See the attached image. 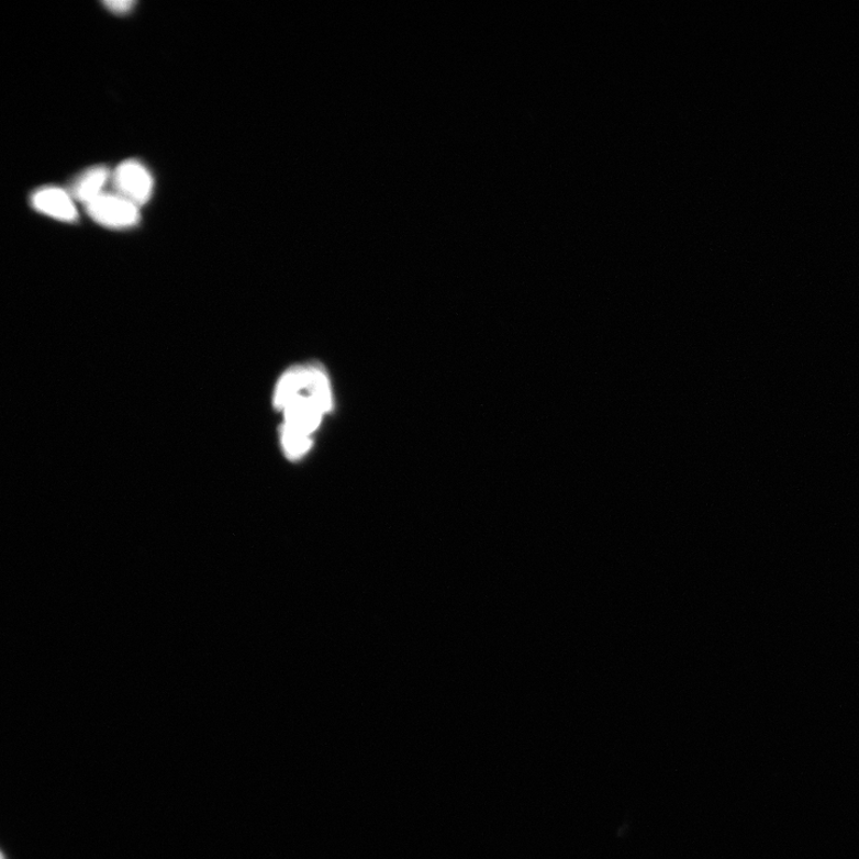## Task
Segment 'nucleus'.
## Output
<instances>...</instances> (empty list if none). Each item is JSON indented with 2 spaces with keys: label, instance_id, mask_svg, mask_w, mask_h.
<instances>
[{
  "label": "nucleus",
  "instance_id": "obj_1",
  "mask_svg": "<svg viewBox=\"0 0 859 859\" xmlns=\"http://www.w3.org/2000/svg\"><path fill=\"white\" fill-rule=\"evenodd\" d=\"M88 214L97 224L109 228H129L141 220L138 207L119 193H107L86 205Z\"/></svg>",
  "mask_w": 859,
  "mask_h": 859
},
{
  "label": "nucleus",
  "instance_id": "obj_2",
  "mask_svg": "<svg viewBox=\"0 0 859 859\" xmlns=\"http://www.w3.org/2000/svg\"><path fill=\"white\" fill-rule=\"evenodd\" d=\"M112 181L116 193L137 207L147 203L154 191V178L142 163L135 160L120 164Z\"/></svg>",
  "mask_w": 859,
  "mask_h": 859
},
{
  "label": "nucleus",
  "instance_id": "obj_3",
  "mask_svg": "<svg viewBox=\"0 0 859 859\" xmlns=\"http://www.w3.org/2000/svg\"><path fill=\"white\" fill-rule=\"evenodd\" d=\"M32 204L40 213L62 221H75L78 217L77 208L68 193L55 187L37 190L32 197Z\"/></svg>",
  "mask_w": 859,
  "mask_h": 859
},
{
  "label": "nucleus",
  "instance_id": "obj_4",
  "mask_svg": "<svg viewBox=\"0 0 859 859\" xmlns=\"http://www.w3.org/2000/svg\"><path fill=\"white\" fill-rule=\"evenodd\" d=\"M311 378L310 367H295L288 370L279 384H277L274 404L277 410L283 411L290 400L295 398L309 387Z\"/></svg>",
  "mask_w": 859,
  "mask_h": 859
},
{
  "label": "nucleus",
  "instance_id": "obj_5",
  "mask_svg": "<svg viewBox=\"0 0 859 859\" xmlns=\"http://www.w3.org/2000/svg\"><path fill=\"white\" fill-rule=\"evenodd\" d=\"M112 178L104 166H96L82 174L72 187L74 197L86 205L100 198L104 193V188Z\"/></svg>",
  "mask_w": 859,
  "mask_h": 859
},
{
  "label": "nucleus",
  "instance_id": "obj_6",
  "mask_svg": "<svg viewBox=\"0 0 859 859\" xmlns=\"http://www.w3.org/2000/svg\"><path fill=\"white\" fill-rule=\"evenodd\" d=\"M281 439L287 456L293 460L300 459L312 446L310 436L294 432V430L286 426L282 427Z\"/></svg>",
  "mask_w": 859,
  "mask_h": 859
},
{
  "label": "nucleus",
  "instance_id": "obj_7",
  "mask_svg": "<svg viewBox=\"0 0 859 859\" xmlns=\"http://www.w3.org/2000/svg\"><path fill=\"white\" fill-rule=\"evenodd\" d=\"M104 5L116 13H126L132 10L135 3L131 2V0H112V2L104 3Z\"/></svg>",
  "mask_w": 859,
  "mask_h": 859
}]
</instances>
